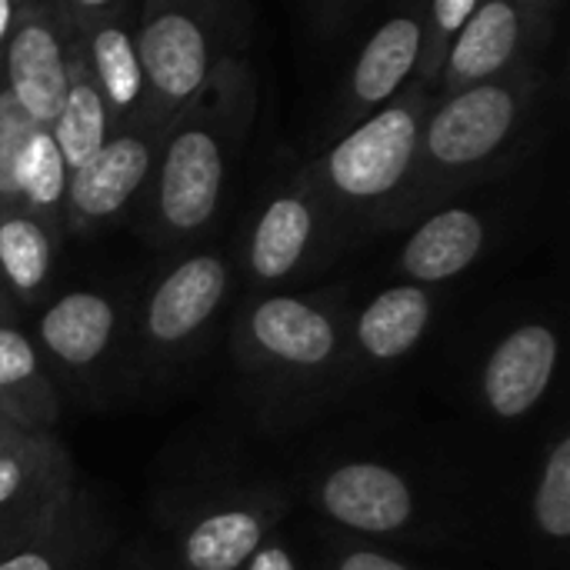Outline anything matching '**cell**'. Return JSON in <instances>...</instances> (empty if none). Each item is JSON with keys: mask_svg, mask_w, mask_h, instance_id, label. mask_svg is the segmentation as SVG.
<instances>
[{"mask_svg": "<svg viewBox=\"0 0 570 570\" xmlns=\"http://www.w3.org/2000/svg\"><path fill=\"white\" fill-rule=\"evenodd\" d=\"M254 73L240 57H230L210 90L167 124L147 184V234L157 244L194 240L214 224L230 167L254 124Z\"/></svg>", "mask_w": 570, "mask_h": 570, "instance_id": "1", "label": "cell"}, {"mask_svg": "<svg viewBox=\"0 0 570 570\" xmlns=\"http://www.w3.org/2000/svg\"><path fill=\"white\" fill-rule=\"evenodd\" d=\"M534 94L538 77L524 63L501 80L434 100L421 127L414 177L391 220L401 224L414 210L431 207L438 197L488 174L501 157H508L528 127Z\"/></svg>", "mask_w": 570, "mask_h": 570, "instance_id": "2", "label": "cell"}, {"mask_svg": "<svg viewBox=\"0 0 570 570\" xmlns=\"http://www.w3.org/2000/svg\"><path fill=\"white\" fill-rule=\"evenodd\" d=\"M434 97L428 87H404L387 107L357 120L334 147L307 170L321 200L341 210L394 214L404 197L421 147V127Z\"/></svg>", "mask_w": 570, "mask_h": 570, "instance_id": "3", "label": "cell"}, {"mask_svg": "<svg viewBox=\"0 0 570 570\" xmlns=\"http://www.w3.org/2000/svg\"><path fill=\"white\" fill-rule=\"evenodd\" d=\"M137 57L147 90V127L167 130V124L197 104L224 63V27L207 3H147L134 27Z\"/></svg>", "mask_w": 570, "mask_h": 570, "instance_id": "4", "label": "cell"}, {"mask_svg": "<svg viewBox=\"0 0 570 570\" xmlns=\"http://www.w3.org/2000/svg\"><path fill=\"white\" fill-rule=\"evenodd\" d=\"M164 130L127 124L110 130L107 144L80 167L70 170L63 200V230L83 234L124 217V210L150 184Z\"/></svg>", "mask_w": 570, "mask_h": 570, "instance_id": "5", "label": "cell"}, {"mask_svg": "<svg viewBox=\"0 0 570 570\" xmlns=\"http://www.w3.org/2000/svg\"><path fill=\"white\" fill-rule=\"evenodd\" d=\"M548 10V3L531 0H481L448 53L434 100L521 70L531 47L544 37Z\"/></svg>", "mask_w": 570, "mask_h": 570, "instance_id": "6", "label": "cell"}, {"mask_svg": "<svg viewBox=\"0 0 570 570\" xmlns=\"http://www.w3.org/2000/svg\"><path fill=\"white\" fill-rule=\"evenodd\" d=\"M230 291V264L214 250H197L170 267L147 294L140 334L160 357L190 347L214 321Z\"/></svg>", "mask_w": 570, "mask_h": 570, "instance_id": "7", "label": "cell"}, {"mask_svg": "<svg viewBox=\"0 0 570 570\" xmlns=\"http://www.w3.org/2000/svg\"><path fill=\"white\" fill-rule=\"evenodd\" d=\"M70 504V464L53 434H20L0 448V551Z\"/></svg>", "mask_w": 570, "mask_h": 570, "instance_id": "8", "label": "cell"}, {"mask_svg": "<svg viewBox=\"0 0 570 570\" xmlns=\"http://www.w3.org/2000/svg\"><path fill=\"white\" fill-rule=\"evenodd\" d=\"M0 70L27 117L37 127H50L67 94V30L53 3H20Z\"/></svg>", "mask_w": 570, "mask_h": 570, "instance_id": "9", "label": "cell"}, {"mask_svg": "<svg viewBox=\"0 0 570 570\" xmlns=\"http://www.w3.org/2000/svg\"><path fill=\"white\" fill-rule=\"evenodd\" d=\"M244 347L267 367L291 374H321L341 354V327L314 301L271 294L244 314Z\"/></svg>", "mask_w": 570, "mask_h": 570, "instance_id": "10", "label": "cell"}, {"mask_svg": "<svg viewBox=\"0 0 570 570\" xmlns=\"http://www.w3.org/2000/svg\"><path fill=\"white\" fill-rule=\"evenodd\" d=\"M558 334L551 324L531 321L508 331L481 371V397L484 407L498 421L528 417L548 394L558 371Z\"/></svg>", "mask_w": 570, "mask_h": 570, "instance_id": "11", "label": "cell"}, {"mask_svg": "<svg viewBox=\"0 0 570 570\" xmlns=\"http://www.w3.org/2000/svg\"><path fill=\"white\" fill-rule=\"evenodd\" d=\"M321 511L357 534L387 538L411 524L414 488L404 474L374 461H347L321 478Z\"/></svg>", "mask_w": 570, "mask_h": 570, "instance_id": "12", "label": "cell"}, {"mask_svg": "<svg viewBox=\"0 0 570 570\" xmlns=\"http://www.w3.org/2000/svg\"><path fill=\"white\" fill-rule=\"evenodd\" d=\"M421 20L424 7L391 13L364 43L357 63L351 67L344 100V114L354 124L387 107L407 87V80H414L421 53Z\"/></svg>", "mask_w": 570, "mask_h": 570, "instance_id": "13", "label": "cell"}, {"mask_svg": "<svg viewBox=\"0 0 570 570\" xmlns=\"http://www.w3.org/2000/svg\"><path fill=\"white\" fill-rule=\"evenodd\" d=\"M321 227V194L314 190L311 177L294 184L284 194H274L247 240V271L257 284H277L291 277L307 257L317 240Z\"/></svg>", "mask_w": 570, "mask_h": 570, "instance_id": "14", "label": "cell"}, {"mask_svg": "<svg viewBox=\"0 0 570 570\" xmlns=\"http://www.w3.org/2000/svg\"><path fill=\"white\" fill-rule=\"evenodd\" d=\"M117 324L120 311L107 294L70 291L43 307L37 321V351L73 374H83L110 354Z\"/></svg>", "mask_w": 570, "mask_h": 570, "instance_id": "15", "label": "cell"}, {"mask_svg": "<svg viewBox=\"0 0 570 570\" xmlns=\"http://www.w3.org/2000/svg\"><path fill=\"white\" fill-rule=\"evenodd\" d=\"M488 244V227L471 207H444L434 210L401 247L397 271L407 277L404 284L431 287L444 284L474 267Z\"/></svg>", "mask_w": 570, "mask_h": 570, "instance_id": "16", "label": "cell"}, {"mask_svg": "<svg viewBox=\"0 0 570 570\" xmlns=\"http://www.w3.org/2000/svg\"><path fill=\"white\" fill-rule=\"evenodd\" d=\"M0 414L23 434H53L60 397L37 344L13 324H0Z\"/></svg>", "mask_w": 570, "mask_h": 570, "instance_id": "17", "label": "cell"}, {"mask_svg": "<svg viewBox=\"0 0 570 570\" xmlns=\"http://www.w3.org/2000/svg\"><path fill=\"white\" fill-rule=\"evenodd\" d=\"M124 17L80 37L87 70L104 97L114 130L127 124H144L147 117V90H144L137 40H134V27Z\"/></svg>", "mask_w": 570, "mask_h": 570, "instance_id": "18", "label": "cell"}, {"mask_svg": "<svg viewBox=\"0 0 570 570\" xmlns=\"http://www.w3.org/2000/svg\"><path fill=\"white\" fill-rule=\"evenodd\" d=\"M434 317L431 291L417 284H394L374 294V301L357 314L354 341L357 351L374 364H391L407 357L428 334Z\"/></svg>", "mask_w": 570, "mask_h": 570, "instance_id": "19", "label": "cell"}, {"mask_svg": "<svg viewBox=\"0 0 570 570\" xmlns=\"http://www.w3.org/2000/svg\"><path fill=\"white\" fill-rule=\"evenodd\" d=\"M271 528V511L261 504H227L197 518L184 534L187 570H244Z\"/></svg>", "mask_w": 570, "mask_h": 570, "instance_id": "20", "label": "cell"}, {"mask_svg": "<svg viewBox=\"0 0 570 570\" xmlns=\"http://www.w3.org/2000/svg\"><path fill=\"white\" fill-rule=\"evenodd\" d=\"M47 130H50L53 144L60 147L63 164L70 170L87 164L107 144V137L114 130L104 97L87 70L83 43L73 33H67V94H63L57 120Z\"/></svg>", "mask_w": 570, "mask_h": 570, "instance_id": "21", "label": "cell"}, {"mask_svg": "<svg viewBox=\"0 0 570 570\" xmlns=\"http://www.w3.org/2000/svg\"><path fill=\"white\" fill-rule=\"evenodd\" d=\"M57 230L23 207H0V284L23 307L47 294Z\"/></svg>", "mask_w": 570, "mask_h": 570, "instance_id": "22", "label": "cell"}, {"mask_svg": "<svg viewBox=\"0 0 570 570\" xmlns=\"http://www.w3.org/2000/svg\"><path fill=\"white\" fill-rule=\"evenodd\" d=\"M67 180L70 167L63 164L60 147L53 144L50 130L40 127L17 164V194L20 207L50 224L53 230H63V200H67Z\"/></svg>", "mask_w": 570, "mask_h": 570, "instance_id": "23", "label": "cell"}, {"mask_svg": "<svg viewBox=\"0 0 570 570\" xmlns=\"http://www.w3.org/2000/svg\"><path fill=\"white\" fill-rule=\"evenodd\" d=\"M77 551L73 504L47 518L33 534L0 551V570H70Z\"/></svg>", "mask_w": 570, "mask_h": 570, "instance_id": "24", "label": "cell"}, {"mask_svg": "<svg viewBox=\"0 0 570 570\" xmlns=\"http://www.w3.org/2000/svg\"><path fill=\"white\" fill-rule=\"evenodd\" d=\"M481 0H434L424 7V20H421V53H417V73L414 83L434 90L441 80V70L448 63V53L458 40V33L464 30V23L471 20V13L478 10Z\"/></svg>", "mask_w": 570, "mask_h": 570, "instance_id": "25", "label": "cell"}, {"mask_svg": "<svg viewBox=\"0 0 570 570\" xmlns=\"http://www.w3.org/2000/svg\"><path fill=\"white\" fill-rule=\"evenodd\" d=\"M534 524L548 541L570 538V441L558 438L541 464L538 488H534Z\"/></svg>", "mask_w": 570, "mask_h": 570, "instance_id": "26", "label": "cell"}, {"mask_svg": "<svg viewBox=\"0 0 570 570\" xmlns=\"http://www.w3.org/2000/svg\"><path fill=\"white\" fill-rule=\"evenodd\" d=\"M40 127L27 117V110L13 100V94L3 83L0 70V207H20L17 194V164L27 147V140Z\"/></svg>", "mask_w": 570, "mask_h": 570, "instance_id": "27", "label": "cell"}, {"mask_svg": "<svg viewBox=\"0 0 570 570\" xmlns=\"http://www.w3.org/2000/svg\"><path fill=\"white\" fill-rule=\"evenodd\" d=\"M334 570H411L404 561H397V558H391V554H381V551H364V548H357V551H347Z\"/></svg>", "mask_w": 570, "mask_h": 570, "instance_id": "28", "label": "cell"}, {"mask_svg": "<svg viewBox=\"0 0 570 570\" xmlns=\"http://www.w3.org/2000/svg\"><path fill=\"white\" fill-rule=\"evenodd\" d=\"M244 570H297V564H294V558H291V551L284 544L264 541Z\"/></svg>", "mask_w": 570, "mask_h": 570, "instance_id": "29", "label": "cell"}, {"mask_svg": "<svg viewBox=\"0 0 570 570\" xmlns=\"http://www.w3.org/2000/svg\"><path fill=\"white\" fill-rule=\"evenodd\" d=\"M17 10H20V3H13V0H0V57H3L7 37H10V30H13Z\"/></svg>", "mask_w": 570, "mask_h": 570, "instance_id": "30", "label": "cell"}, {"mask_svg": "<svg viewBox=\"0 0 570 570\" xmlns=\"http://www.w3.org/2000/svg\"><path fill=\"white\" fill-rule=\"evenodd\" d=\"M20 434H23V431H17V428L0 414V448H3V444H10V441H13V438H20Z\"/></svg>", "mask_w": 570, "mask_h": 570, "instance_id": "31", "label": "cell"}, {"mask_svg": "<svg viewBox=\"0 0 570 570\" xmlns=\"http://www.w3.org/2000/svg\"><path fill=\"white\" fill-rule=\"evenodd\" d=\"M0 324H10V297H7L3 284H0Z\"/></svg>", "mask_w": 570, "mask_h": 570, "instance_id": "32", "label": "cell"}]
</instances>
